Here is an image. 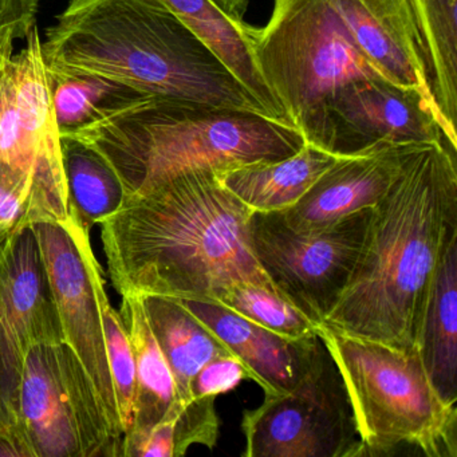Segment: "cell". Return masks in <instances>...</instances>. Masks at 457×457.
Listing matches in <instances>:
<instances>
[{
    "instance_id": "7a4b0ae2",
    "label": "cell",
    "mask_w": 457,
    "mask_h": 457,
    "mask_svg": "<svg viewBox=\"0 0 457 457\" xmlns=\"http://www.w3.org/2000/svg\"><path fill=\"white\" fill-rule=\"evenodd\" d=\"M456 152L448 140L403 145L400 170L371 210L352 278L320 325L416 347L433 274L457 232Z\"/></svg>"
},
{
    "instance_id": "9c48e42d",
    "label": "cell",
    "mask_w": 457,
    "mask_h": 457,
    "mask_svg": "<svg viewBox=\"0 0 457 457\" xmlns=\"http://www.w3.org/2000/svg\"><path fill=\"white\" fill-rule=\"evenodd\" d=\"M325 345V344H323ZM245 457L365 456L341 374L323 347L294 389L243 414Z\"/></svg>"
},
{
    "instance_id": "603a6c76",
    "label": "cell",
    "mask_w": 457,
    "mask_h": 457,
    "mask_svg": "<svg viewBox=\"0 0 457 457\" xmlns=\"http://www.w3.org/2000/svg\"><path fill=\"white\" fill-rule=\"evenodd\" d=\"M53 105L60 135L89 127L114 112L143 100V93L103 77L52 73Z\"/></svg>"
},
{
    "instance_id": "d4e9b609",
    "label": "cell",
    "mask_w": 457,
    "mask_h": 457,
    "mask_svg": "<svg viewBox=\"0 0 457 457\" xmlns=\"http://www.w3.org/2000/svg\"><path fill=\"white\" fill-rule=\"evenodd\" d=\"M98 299H100L101 320H103L106 353H108L114 393H116L117 406H119L120 421L125 435V432L132 427L133 416H135V355H133L129 334L121 314L112 306L109 301L104 278L98 283Z\"/></svg>"
},
{
    "instance_id": "2e32d148",
    "label": "cell",
    "mask_w": 457,
    "mask_h": 457,
    "mask_svg": "<svg viewBox=\"0 0 457 457\" xmlns=\"http://www.w3.org/2000/svg\"><path fill=\"white\" fill-rule=\"evenodd\" d=\"M189 29L235 79L263 106L272 120L286 119L274 96L264 82L253 54V26L245 25L221 12L212 0H157ZM293 127V125H291ZM295 128V127H294Z\"/></svg>"
},
{
    "instance_id": "5b68a950",
    "label": "cell",
    "mask_w": 457,
    "mask_h": 457,
    "mask_svg": "<svg viewBox=\"0 0 457 457\" xmlns=\"http://www.w3.org/2000/svg\"><path fill=\"white\" fill-rule=\"evenodd\" d=\"M318 336L342 377L365 456L408 444L429 457H456V405L438 395L417 347L358 338L325 325Z\"/></svg>"
},
{
    "instance_id": "7402d4cb",
    "label": "cell",
    "mask_w": 457,
    "mask_h": 457,
    "mask_svg": "<svg viewBox=\"0 0 457 457\" xmlns=\"http://www.w3.org/2000/svg\"><path fill=\"white\" fill-rule=\"evenodd\" d=\"M60 136L69 210L89 231L121 210L127 191L119 173L97 149L74 136Z\"/></svg>"
},
{
    "instance_id": "f1b7e54d",
    "label": "cell",
    "mask_w": 457,
    "mask_h": 457,
    "mask_svg": "<svg viewBox=\"0 0 457 457\" xmlns=\"http://www.w3.org/2000/svg\"><path fill=\"white\" fill-rule=\"evenodd\" d=\"M212 2L221 9V12L237 21H243L242 15L245 14L248 4V0H212Z\"/></svg>"
},
{
    "instance_id": "ba28073f",
    "label": "cell",
    "mask_w": 457,
    "mask_h": 457,
    "mask_svg": "<svg viewBox=\"0 0 457 457\" xmlns=\"http://www.w3.org/2000/svg\"><path fill=\"white\" fill-rule=\"evenodd\" d=\"M371 210L358 211L314 232L295 231L280 212L253 211L251 250L278 293L320 325L352 278Z\"/></svg>"
},
{
    "instance_id": "4fadbf2b",
    "label": "cell",
    "mask_w": 457,
    "mask_h": 457,
    "mask_svg": "<svg viewBox=\"0 0 457 457\" xmlns=\"http://www.w3.org/2000/svg\"><path fill=\"white\" fill-rule=\"evenodd\" d=\"M179 301L250 369L253 382L263 389L264 395H280L294 389L325 347L318 334L304 339L286 338L223 304L199 299Z\"/></svg>"
},
{
    "instance_id": "5bb4252c",
    "label": "cell",
    "mask_w": 457,
    "mask_h": 457,
    "mask_svg": "<svg viewBox=\"0 0 457 457\" xmlns=\"http://www.w3.org/2000/svg\"><path fill=\"white\" fill-rule=\"evenodd\" d=\"M403 145H379L362 154L339 156L295 203L282 211L299 232L328 228L358 211L374 208L400 170Z\"/></svg>"
},
{
    "instance_id": "277c9868",
    "label": "cell",
    "mask_w": 457,
    "mask_h": 457,
    "mask_svg": "<svg viewBox=\"0 0 457 457\" xmlns=\"http://www.w3.org/2000/svg\"><path fill=\"white\" fill-rule=\"evenodd\" d=\"M62 135L97 149L119 173L127 197L186 170L223 173L277 162L306 144L301 130L253 112L192 108L154 98Z\"/></svg>"
},
{
    "instance_id": "7c38bea8",
    "label": "cell",
    "mask_w": 457,
    "mask_h": 457,
    "mask_svg": "<svg viewBox=\"0 0 457 457\" xmlns=\"http://www.w3.org/2000/svg\"><path fill=\"white\" fill-rule=\"evenodd\" d=\"M446 140L424 93L385 79L355 82L328 105V151L352 156L379 145Z\"/></svg>"
},
{
    "instance_id": "ffe728a7",
    "label": "cell",
    "mask_w": 457,
    "mask_h": 457,
    "mask_svg": "<svg viewBox=\"0 0 457 457\" xmlns=\"http://www.w3.org/2000/svg\"><path fill=\"white\" fill-rule=\"evenodd\" d=\"M441 130L457 149V0H408Z\"/></svg>"
},
{
    "instance_id": "30bf717a",
    "label": "cell",
    "mask_w": 457,
    "mask_h": 457,
    "mask_svg": "<svg viewBox=\"0 0 457 457\" xmlns=\"http://www.w3.org/2000/svg\"><path fill=\"white\" fill-rule=\"evenodd\" d=\"M63 342L62 326L31 224L0 247V435L21 457H33L20 419L26 355L39 344Z\"/></svg>"
},
{
    "instance_id": "484cf974",
    "label": "cell",
    "mask_w": 457,
    "mask_h": 457,
    "mask_svg": "<svg viewBox=\"0 0 457 457\" xmlns=\"http://www.w3.org/2000/svg\"><path fill=\"white\" fill-rule=\"evenodd\" d=\"M28 224H33V179L0 162V247Z\"/></svg>"
},
{
    "instance_id": "3957f363",
    "label": "cell",
    "mask_w": 457,
    "mask_h": 457,
    "mask_svg": "<svg viewBox=\"0 0 457 457\" xmlns=\"http://www.w3.org/2000/svg\"><path fill=\"white\" fill-rule=\"evenodd\" d=\"M42 50L52 73L103 77L164 103L271 119L157 0H69Z\"/></svg>"
},
{
    "instance_id": "83f0119b",
    "label": "cell",
    "mask_w": 457,
    "mask_h": 457,
    "mask_svg": "<svg viewBox=\"0 0 457 457\" xmlns=\"http://www.w3.org/2000/svg\"><path fill=\"white\" fill-rule=\"evenodd\" d=\"M39 4L41 0H0V34L12 28L25 39L37 26Z\"/></svg>"
},
{
    "instance_id": "ac0fdd59",
    "label": "cell",
    "mask_w": 457,
    "mask_h": 457,
    "mask_svg": "<svg viewBox=\"0 0 457 457\" xmlns=\"http://www.w3.org/2000/svg\"><path fill=\"white\" fill-rule=\"evenodd\" d=\"M338 157L306 143L286 159L256 162L218 176L253 212H282L295 204Z\"/></svg>"
},
{
    "instance_id": "d6986e66",
    "label": "cell",
    "mask_w": 457,
    "mask_h": 457,
    "mask_svg": "<svg viewBox=\"0 0 457 457\" xmlns=\"http://www.w3.org/2000/svg\"><path fill=\"white\" fill-rule=\"evenodd\" d=\"M138 295L152 333L172 371L179 403L188 405L192 403L189 385L197 371L213 358L231 352L179 299L154 294Z\"/></svg>"
},
{
    "instance_id": "8fae6325",
    "label": "cell",
    "mask_w": 457,
    "mask_h": 457,
    "mask_svg": "<svg viewBox=\"0 0 457 457\" xmlns=\"http://www.w3.org/2000/svg\"><path fill=\"white\" fill-rule=\"evenodd\" d=\"M31 227L38 237L57 303L63 342L81 361L105 405L112 424L124 435L98 299L103 269L93 253L89 231L71 213L66 220L36 221Z\"/></svg>"
},
{
    "instance_id": "4316f807",
    "label": "cell",
    "mask_w": 457,
    "mask_h": 457,
    "mask_svg": "<svg viewBox=\"0 0 457 457\" xmlns=\"http://www.w3.org/2000/svg\"><path fill=\"white\" fill-rule=\"evenodd\" d=\"M243 379H253L250 369L232 354L219 355L205 363L189 385L192 400L213 398L235 389Z\"/></svg>"
},
{
    "instance_id": "52a82bcc",
    "label": "cell",
    "mask_w": 457,
    "mask_h": 457,
    "mask_svg": "<svg viewBox=\"0 0 457 457\" xmlns=\"http://www.w3.org/2000/svg\"><path fill=\"white\" fill-rule=\"evenodd\" d=\"M20 419L33 457H122L124 435L66 342L29 350Z\"/></svg>"
},
{
    "instance_id": "44dd1931",
    "label": "cell",
    "mask_w": 457,
    "mask_h": 457,
    "mask_svg": "<svg viewBox=\"0 0 457 457\" xmlns=\"http://www.w3.org/2000/svg\"><path fill=\"white\" fill-rule=\"evenodd\" d=\"M121 314L136 365L135 416L124 438H136L156 427L179 403L170 365L152 333L138 294H122Z\"/></svg>"
},
{
    "instance_id": "9a60e30c",
    "label": "cell",
    "mask_w": 457,
    "mask_h": 457,
    "mask_svg": "<svg viewBox=\"0 0 457 457\" xmlns=\"http://www.w3.org/2000/svg\"><path fill=\"white\" fill-rule=\"evenodd\" d=\"M330 4L374 68L387 81L424 93L438 121L408 0H330Z\"/></svg>"
},
{
    "instance_id": "e0dca14e",
    "label": "cell",
    "mask_w": 457,
    "mask_h": 457,
    "mask_svg": "<svg viewBox=\"0 0 457 457\" xmlns=\"http://www.w3.org/2000/svg\"><path fill=\"white\" fill-rule=\"evenodd\" d=\"M417 350L433 387L457 403V232L444 248L420 322Z\"/></svg>"
},
{
    "instance_id": "f546056e",
    "label": "cell",
    "mask_w": 457,
    "mask_h": 457,
    "mask_svg": "<svg viewBox=\"0 0 457 457\" xmlns=\"http://www.w3.org/2000/svg\"><path fill=\"white\" fill-rule=\"evenodd\" d=\"M0 457H21L20 451L15 448L14 444L0 435Z\"/></svg>"
},
{
    "instance_id": "8992f818",
    "label": "cell",
    "mask_w": 457,
    "mask_h": 457,
    "mask_svg": "<svg viewBox=\"0 0 457 457\" xmlns=\"http://www.w3.org/2000/svg\"><path fill=\"white\" fill-rule=\"evenodd\" d=\"M253 54L270 92L306 143L328 151V105L355 82L385 79L347 33L330 0H274Z\"/></svg>"
},
{
    "instance_id": "cb8c5ba5",
    "label": "cell",
    "mask_w": 457,
    "mask_h": 457,
    "mask_svg": "<svg viewBox=\"0 0 457 457\" xmlns=\"http://www.w3.org/2000/svg\"><path fill=\"white\" fill-rule=\"evenodd\" d=\"M212 302L290 339L317 336L320 325L283 296L251 283H237L221 290Z\"/></svg>"
},
{
    "instance_id": "6da1fadb",
    "label": "cell",
    "mask_w": 457,
    "mask_h": 457,
    "mask_svg": "<svg viewBox=\"0 0 457 457\" xmlns=\"http://www.w3.org/2000/svg\"><path fill=\"white\" fill-rule=\"evenodd\" d=\"M251 213L210 170H186L130 195L101 224L114 288L210 302L237 283L278 293L251 250Z\"/></svg>"
}]
</instances>
